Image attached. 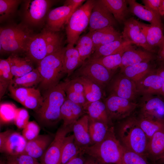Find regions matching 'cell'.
<instances>
[{
	"mask_svg": "<svg viewBox=\"0 0 164 164\" xmlns=\"http://www.w3.org/2000/svg\"><path fill=\"white\" fill-rule=\"evenodd\" d=\"M155 71L162 78V86L160 94L164 97V66L160 67Z\"/></svg>",
	"mask_w": 164,
	"mask_h": 164,
	"instance_id": "cell-54",
	"label": "cell"
},
{
	"mask_svg": "<svg viewBox=\"0 0 164 164\" xmlns=\"http://www.w3.org/2000/svg\"><path fill=\"white\" fill-rule=\"evenodd\" d=\"M40 128L39 125L34 121H29L22 129V135L27 141L31 140L39 135Z\"/></svg>",
	"mask_w": 164,
	"mask_h": 164,
	"instance_id": "cell-46",
	"label": "cell"
},
{
	"mask_svg": "<svg viewBox=\"0 0 164 164\" xmlns=\"http://www.w3.org/2000/svg\"><path fill=\"white\" fill-rule=\"evenodd\" d=\"M8 88L11 97L23 105L26 98L34 88L15 87L10 83Z\"/></svg>",
	"mask_w": 164,
	"mask_h": 164,
	"instance_id": "cell-44",
	"label": "cell"
},
{
	"mask_svg": "<svg viewBox=\"0 0 164 164\" xmlns=\"http://www.w3.org/2000/svg\"><path fill=\"white\" fill-rule=\"evenodd\" d=\"M116 21L101 0H95L89 20V31L93 32L109 26H114Z\"/></svg>",
	"mask_w": 164,
	"mask_h": 164,
	"instance_id": "cell-14",
	"label": "cell"
},
{
	"mask_svg": "<svg viewBox=\"0 0 164 164\" xmlns=\"http://www.w3.org/2000/svg\"><path fill=\"white\" fill-rule=\"evenodd\" d=\"M54 1L50 0H26L23 4L22 15L25 22L32 26L43 23Z\"/></svg>",
	"mask_w": 164,
	"mask_h": 164,
	"instance_id": "cell-9",
	"label": "cell"
},
{
	"mask_svg": "<svg viewBox=\"0 0 164 164\" xmlns=\"http://www.w3.org/2000/svg\"><path fill=\"white\" fill-rule=\"evenodd\" d=\"M75 76H84L100 86L102 88L111 79L112 71L89 58L86 60L75 71Z\"/></svg>",
	"mask_w": 164,
	"mask_h": 164,
	"instance_id": "cell-8",
	"label": "cell"
},
{
	"mask_svg": "<svg viewBox=\"0 0 164 164\" xmlns=\"http://www.w3.org/2000/svg\"><path fill=\"white\" fill-rule=\"evenodd\" d=\"M43 101V96L41 95L40 91L38 89L34 88L23 105L28 108L36 111L41 106Z\"/></svg>",
	"mask_w": 164,
	"mask_h": 164,
	"instance_id": "cell-43",
	"label": "cell"
},
{
	"mask_svg": "<svg viewBox=\"0 0 164 164\" xmlns=\"http://www.w3.org/2000/svg\"><path fill=\"white\" fill-rule=\"evenodd\" d=\"M139 124L149 140L156 132L164 131V121L152 120L141 117L138 119Z\"/></svg>",
	"mask_w": 164,
	"mask_h": 164,
	"instance_id": "cell-39",
	"label": "cell"
},
{
	"mask_svg": "<svg viewBox=\"0 0 164 164\" xmlns=\"http://www.w3.org/2000/svg\"><path fill=\"white\" fill-rule=\"evenodd\" d=\"M92 37L94 51L100 46L122 38V33L115 30L114 26H108L92 32Z\"/></svg>",
	"mask_w": 164,
	"mask_h": 164,
	"instance_id": "cell-26",
	"label": "cell"
},
{
	"mask_svg": "<svg viewBox=\"0 0 164 164\" xmlns=\"http://www.w3.org/2000/svg\"><path fill=\"white\" fill-rule=\"evenodd\" d=\"M146 154L147 158L153 163L161 158L164 154V131L156 132L149 139Z\"/></svg>",
	"mask_w": 164,
	"mask_h": 164,
	"instance_id": "cell-23",
	"label": "cell"
},
{
	"mask_svg": "<svg viewBox=\"0 0 164 164\" xmlns=\"http://www.w3.org/2000/svg\"><path fill=\"white\" fill-rule=\"evenodd\" d=\"M130 12L139 19L153 25H162L161 16L135 0H127Z\"/></svg>",
	"mask_w": 164,
	"mask_h": 164,
	"instance_id": "cell-22",
	"label": "cell"
},
{
	"mask_svg": "<svg viewBox=\"0 0 164 164\" xmlns=\"http://www.w3.org/2000/svg\"><path fill=\"white\" fill-rule=\"evenodd\" d=\"M132 45L126 50L122 57L120 68L142 62H149L154 56L152 53L146 50L135 49Z\"/></svg>",
	"mask_w": 164,
	"mask_h": 164,
	"instance_id": "cell-20",
	"label": "cell"
},
{
	"mask_svg": "<svg viewBox=\"0 0 164 164\" xmlns=\"http://www.w3.org/2000/svg\"><path fill=\"white\" fill-rule=\"evenodd\" d=\"M34 34L22 24H12L0 29V51L1 54L26 52Z\"/></svg>",
	"mask_w": 164,
	"mask_h": 164,
	"instance_id": "cell-4",
	"label": "cell"
},
{
	"mask_svg": "<svg viewBox=\"0 0 164 164\" xmlns=\"http://www.w3.org/2000/svg\"><path fill=\"white\" fill-rule=\"evenodd\" d=\"M140 23L149 46L153 49L154 47H159L164 39L162 25Z\"/></svg>",
	"mask_w": 164,
	"mask_h": 164,
	"instance_id": "cell-32",
	"label": "cell"
},
{
	"mask_svg": "<svg viewBox=\"0 0 164 164\" xmlns=\"http://www.w3.org/2000/svg\"><path fill=\"white\" fill-rule=\"evenodd\" d=\"M124 24L122 35L124 40L141 46L152 53L154 52V49L150 47L147 42L140 22L132 17L127 19Z\"/></svg>",
	"mask_w": 164,
	"mask_h": 164,
	"instance_id": "cell-13",
	"label": "cell"
},
{
	"mask_svg": "<svg viewBox=\"0 0 164 164\" xmlns=\"http://www.w3.org/2000/svg\"><path fill=\"white\" fill-rule=\"evenodd\" d=\"M127 48L115 54L91 59L101 64L108 70L112 71L120 67L121 63L122 56Z\"/></svg>",
	"mask_w": 164,
	"mask_h": 164,
	"instance_id": "cell-40",
	"label": "cell"
},
{
	"mask_svg": "<svg viewBox=\"0 0 164 164\" xmlns=\"http://www.w3.org/2000/svg\"><path fill=\"white\" fill-rule=\"evenodd\" d=\"M11 82L0 79V99L4 95L6 88L8 87Z\"/></svg>",
	"mask_w": 164,
	"mask_h": 164,
	"instance_id": "cell-55",
	"label": "cell"
},
{
	"mask_svg": "<svg viewBox=\"0 0 164 164\" xmlns=\"http://www.w3.org/2000/svg\"><path fill=\"white\" fill-rule=\"evenodd\" d=\"M85 110L89 119L111 125L112 121L108 116L105 105L101 100L88 103Z\"/></svg>",
	"mask_w": 164,
	"mask_h": 164,
	"instance_id": "cell-29",
	"label": "cell"
},
{
	"mask_svg": "<svg viewBox=\"0 0 164 164\" xmlns=\"http://www.w3.org/2000/svg\"><path fill=\"white\" fill-rule=\"evenodd\" d=\"M108 89L110 94L132 101L138 93L135 83L121 73L111 79Z\"/></svg>",
	"mask_w": 164,
	"mask_h": 164,
	"instance_id": "cell-12",
	"label": "cell"
},
{
	"mask_svg": "<svg viewBox=\"0 0 164 164\" xmlns=\"http://www.w3.org/2000/svg\"><path fill=\"white\" fill-rule=\"evenodd\" d=\"M18 108L12 103H2L0 106V122L1 125L12 122L15 116Z\"/></svg>",
	"mask_w": 164,
	"mask_h": 164,
	"instance_id": "cell-42",
	"label": "cell"
},
{
	"mask_svg": "<svg viewBox=\"0 0 164 164\" xmlns=\"http://www.w3.org/2000/svg\"><path fill=\"white\" fill-rule=\"evenodd\" d=\"M117 134L118 139L124 147L147 159L146 148L149 139L137 119L130 117L121 123Z\"/></svg>",
	"mask_w": 164,
	"mask_h": 164,
	"instance_id": "cell-3",
	"label": "cell"
},
{
	"mask_svg": "<svg viewBox=\"0 0 164 164\" xmlns=\"http://www.w3.org/2000/svg\"><path fill=\"white\" fill-rule=\"evenodd\" d=\"M138 93L145 94H160L162 86V78L152 71L136 83Z\"/></svg>",
	"mask_w": 164,
	"mask_h": 164,
	"instance_id": "cell-19",
	"label": "cell"
},
{
	"mask_svg": "<svg viewBox=\"0 0 164 164\" xmlns=\"http://www.w3.org/2000/svg\"><path fill=\"white\" fill-rule=\"evenodd\" d=\"M41 81V78L37 68L19 77H14L10 83L15 87L31 88Z\"/></svg>",
	"mask_w": 164,
	"mask_h": 164,
	"instance_id": "cell-38",
	"label": "cell"
},
{
	"mask_svg": "<svg viewBox=\"0 0 164 164\" xmlns=\"http://www.w3.org/2000/svg\"><path fill=\"white\" fill-rule=\"evenodd\" d=\"M65 81L45 91L43 103L36 111L42 122L48 124H55L60 120L61 107L67 98L65 91Z\"/></svg>",
	"mask_w": 164,
	"mask_h": 164,
	"instance_id": "cell-5",
	"label": "cell"
},
{
	"mask_svg": "<svg viewBox=\"0 0 164 164\" xmlns=\"http://www.w3.org/2000/svg\"><path fill=\"white\" fill-rule=\"evenodd\" d=\"M63 47L62 37L57 32L47 28L41 33L32 36L26 53L27 58L38 63L46 56Z\"/></svg>",
	"mask_w": 164,
	"mask_h": 164,
	"instance_id": "cell-2",
	"label": "cell"
},
{
	"mask_svg": "<svg viewBox=\"0 0 164 164\" xmlns=\"http://www.w3.org/2000/svg\"><path fill=\"white\" fill-rule=\"evenodd\" d=\"M155 162H156L158 163H164V154L160 159H159V160Z\"/></svg>",
	"mask_w": 164,
	"mask_h": 164,
	"instance_id": "cell-60",
	"label": "cell"
},
{
	"mask_svg": "<svg viewBox=\"0 0 164 164\" xmlns=\"http://www.w3.org/2000/svg\"><path fill=\"white\" fill-rule=\"evenodd\" d=\"M72 131L75 141L81 150L92 145L89 132V118L83 115L73 125Z\"/></svg>",
	"mask_w": 164,
	"mask_h": 164,
	"instance_id": "cell-17",
	"label": "cell"
},
{
	"mask_svg": "<svg viewBox=\"0 0 164 164\" xmlns=\"http://www.w3.org/2000/svg\"><path fill=\"white\" fill-rule=\"evenodd\" d=\"M164 15V0H162L161 16Z\"/></svg>",
	"mask_w": 164,
	"mask_h": 164,
	"instance_id": "cell-59",
	"label": "cell"
},
{
	"mask_svg": "<svg viewBox=\"0 0 164 164\" xmlns=\"http://www.w3.org/2000/svg\"><path fill=\"white\" fill-rule=\"evenodd\" d=\"M12 131L8 130L0 133V151L1 153H3L5 145L9 135Z\"/></svg>",
	"mask_w": 164,
	"mask_h": 164,
	"instance_id": "cell-51",
	"label": "cell"
},
{
	"mask_svg": "<svg viewBox=\"0 0 164 164\" xmlns=\"http://www.w3.org/2000/svg\"><path fill=\"white\" fill-rule=\"evenodd\" d=\"M8 59L14 77H21L34 69L32 61L28 58H21L16 54H12Z\"/></svg>",
	"mask_w": 164,
	"mask_h": 164,
	"instance_id": "cell-30",
	"label": "cell"
},
{
	"mask_svg": "<svg viewBox=\"0 0 164 164\" xmlns=\"http://www.w3.org/2000/svg\"><path fill=\"white\" fill-rule=\"evenodd\" d=\"M142 1L144 5L161 16L162 0H142Z\"/></svg>",
	"mask_w": 164,
	"mask_h": 164,
	"instance_id": "cell-49",
	"label": "cell"
},
{
	"mask_svg": "<svg viewBox=\"0 0 164 164\" xmlns=\"http://www.w3.org/2000/svg\"><path fill=\"white\" fill-rule=\"evenodd\" d=\"M94 2V0H87L70 16L66 28L68 44H76L81 34L89 25Z\"/></svg>",
	"mask_w": 164,
	"mask_h": 164,
	"instance_id": "cell-7",
	"label": "cell"
},
{
	"mask_svg": "<svg viewBox=\"0 0 164 164\" xmlns=\"http://www.w3.org/2000/svg\"><path fill=\"white\" fill-rule=\"evenodd\" d=\"M82 153H80L70 160L66 164H84L86 158Z\"/></svg>",
	"mask_w": 164,
	"mask_h": 164,
	"instance_id": "cell-53",
	"label": "cell"
},
{
	"mask_svg": "<svg viewBox=\"0 0 164 164\" xmlns=\"http://www.w3.org/2000/svg\"><path fill=\"white\" fill-rule=\"evenodd\" d=\"M65 91L67 98L82 106L85 109L88 104L83 85L75 78L65 81Z\"/></svg>",
	"mask_w": 164,
	"mask_h": 164,
	"instance_id": "cell-24",
	"label": "cell"
},
{
	"mask_svg": "<svg viewBox=\"0 0 164 164\" xmlns=\"http://www.w3.org/2000/svg\"><path fill=\"white\" fill-rule=\"evenodd\" d=\"M65 47L49 55L37 63V69L41 78L40 87L45 91L57 85L65 74L62 58Z\"/></svg>",
	"mask_w": 164,
	"mask_h": 164,
	"instance_id": "cell-6",
	"label": "cell"
},
{
	"mask_svg": "<svg viewBox=\"0 0 164 164\" xmlns=\"http://www.w3.org/2000/svg\"><path fill=\"white\" fill-rule=\"evenodd\" d=\"M83 107L66 98L60 110V119L63 121V125H73L84 114Z\"/></svg>",
	"mask_w": 164,
	"mask_h": 164,
	"instance_id": "cell-18",
	"label": "cell"
},
{
	"mask_svg": "<svg viewBox=\"0 0 164 164\" xmlns=\"http://www.w3.org/2000/svg\"><path fill=\"white\" fill-rule=\"evenodd\" d=\"M121 72L135 84L152 71L149 62H142L121 68Z\"/></svg>",
	"mask_w": 164,
	"mask_h": 164,
	"instance_id": "cell-34",
	"label": "cell"
},
{
	"mask_svg": "<svg viewBox=\"0 0 164 164\" xmlns=\"http://www.w3.org/2000/svg\"><path fill=\"white\" fill-rule=\"evenodd\" d=\"M73 78H75L83 85L88 104L101 100L103 94L102 88L100 86L84 76H78Z\"/></svg>",
	"mask_w": 164,
	"mask_h": 164,
	"instance_id": "cell-33",
	"label": "cell"
},
{
	"mask_svg": "<svg viewBox=\"0 0 164 164\" xmlns=\"http://www.w3.org/2000/svg\"><path fill=\"white\" fill-rule=\"evenodd\" d=\"M84 164H103L93 158L89 156L86 158Z\"/></svg>",
	"mask_w": 164,
	"mask_h": 164,
	"instance_id": "cell-58",
	"label": "cell"
},
{
	"mask_svg": "<svg viewBox=\"0 0 164 164\" xmlns=\"http://www.w3.org/2000/svg\"><path fill=\"white\" fill-rule=\"evenodd\" d=\"M153 164H164L163 163H158L156 162H154L153 163Z\"/></svg>",
	"mask_w": 164,
	"mask_h": 164,
	"instance_id": "cell-61",
	"label": "cell"
},
{
	"mask_svg": "<svg viewBox=\"0 0 164 164\" xmlns=\"http://www.w3.org/2000/svg\"><path fill=\"white\" fill-rule=\"evenodd\" d=\"M74 12L71 6L64 5L50 10L46 19L47 29L55 32L60 31Z\"/></svg>",
	"mask_w": 164,
	"mask_h": 164,
	"instance_id": "cell-15",
	"label": "cell"
},
{
	"mask_svg": "<svg viewBox=\"0 0 164 164\" xmlns=\"http://www.w3.org/2000/svg\"><path fill=\"white\" fill-rule=\"evenodd\" d=\"M159 47V49L157 57L158 60L164 63V39Z\"/></svg>",
	"mask_w": 164,
	"mask_h": 164,
	"instance_id": "cell-57",
	"label": "cell"
},
{
	"mask_svg": "<svg viewBox=\"0 0 164 164\" xmlns=\"http://www.w3.org/2000/svg\"><path fill=\"white\" fill-rule=\"evenodd\" d=\"M118 22H124L128 11L127 0H101Z\"/></svg>",
	"mask_w": 164,
	"mask_h": 164,
	"instance_id": "cell-31",
	"label": "cell"
},
{
	"mask_svg": "<svg viewBox=\"0 0 164 164\" xmlns=\"http://www.w3.org/2000/svg\"><path fill=\"white\" fill-rule=\"evenodd\" d=\"M122 161L123 164H149L147 159L123 146Z\"/></svg>",
	"mask_w": 164,
	"mask_h": 164,
	"instance_id": "cell-45",
	"label": "cell"
},
{
	"mask_svg": "<svg viewBox=\"0 0 164 164\" xmlns=\"http://www.w3.org/2000/svg\"><path fill=\"white\" fill-rule=\"evenodd\" d=\"M27 142L22 134L12 131L6 141L3 153L13 156L21 155L24 151Z\"/></svg>",
	"mask_w": 164,
	"mask_h": 164,
	"instance_id": "cell-27",
	"label": "cell"
},
{
	"mask_svg": "<svg viewBox=\"0 0 164 164\" xmlns=\"http://www.w3.org/2000/svg\"><path fill=\"white\" fill-rule=\"evenodd\" d=\"M132 44L123 38L114 41L96 48L90 58L96 59L118 53L125 50Z\"/></svg>",
	"mask_w": 164,
	"mask_h": 164,
	"instance_id": "cell-28",
	"label": "cell"
},
{
	"mask_svg": "<svg viewBox=\"0 0 164 164\" xmlns=\"http://www.w3.org/2000/svg\"><path fill=\"white\" fill-rule=\"evenodd\" d=\"M21 2L19 0H0V22L13 15Z\"/></svg>",
	"mask_w": 164,
	"mask_h": 164,
	"instance_id": "cell-41",
	"label": "cell"
},
{
	"mask_svg": "<svg viewBox=\"0 0 164 164\" xmlns=\"http://www.w3.org/2000/svg\"><path fill=\"white\" fill-rule=\"evenodd\" d=\"M8 59L0 60V79L11 82L13 78Z\"/></svg>",
	"mask_w": 164,
	"mask_h": 164,
	"instance_id": "cell-48",
	"label": "cell"
},
{
	"mask_svg": "<svg viewBox=\"0 0 164 164\" xmlns=\"http://www.w3.org/2000/svg\"><path fill=\"white\" fill-rule=\"evenodd\" d=\"M73 125H63L57 131L54 139L40 157L42 164H59L65 139L72 131Z\"/></svg>",
	"mask_w": 164,
	"mask_h": 164,
	"instance_id": "cell-11",
	"label": "cell"
},
{
	"mask_svg": "<svg viewBox=\"0 0 164 164\" xmlns=\"http://www.w3.org/2000/svg\"><path fill=\"white\" fill-rule=\"evenodd\" d=\"M83 63L79 53L74 45L68 44L66 47L62 58L63 71L68 77Z\"/></svg>",
	"mask_w": 164,
	"mask_h": 164,
	"instance_id": "cell-25",
	"label": "cell"
},
{
	"mask_svg": "<svg viewBox=\"0 0 164 164\" xmlns=\"http://www.w3.org/2000/svg\"><path fill=\"white\" fill-rule=\"evenodd\" d=\"M111 126L103 122L89 118V132L92 145L103 140Z\"/></svg>",
	"mask_w": 164,
	"mask_h": 164,
	"instance_id": "cell-37",
	"label": "cell"
},
{
	"mask_svg": "<svg viewBox=\"0 0 164 164\" xmlns=\"http://www.w3.org/2000/svg\"><path fill=\"white\" fill-rule=\"evenodd\" d=\"M104 102L111 121L121 120L128 117L138 105L133 101L112 94H110Z\"/></svg>",
	"mask_w": 164,
	"mask_h": 164,
	"instance_id": "cell-10",
	"label": "cell"
},
{
	"mask_svg": "<svg viewBox=\"0 0 164 164\" xmlns=\"http://www.w3.org/2000/svg\"><path fill=\"white\" fill-rule=\"evenodd\" d=\"M52 140L51 136L49 135H39L35 138L27 141L25 150L22 154L36 159L40 158Z\"/></svg>",
	"mask_w": 164,
	"mask_h": 164,
	"instance_id": "cell-21",
	"label": "cell"
},
{
	"mask_svg": "<svg viewBox=\"0 0 164 164\" xmlns=\"http://www.w3.org/2000/svg\"><path fill=\"white\" fill-rule=\"evenodd\" d=\"M81 151L103 164H123V146L116 137L113 126L102 141L84 148Z\"/></svg>",
	"mask_w": 164,
	"mask_h": 164,
	"instance_id": "cell-1",
	"label": "cell"
},
{
	"mask_svg": "<svg viewBox=\"0 0 164 164\" xmlns=\"http://www.w3.org/2000/svg\"><path fill=\"white\" fill-rule=\"evenodd\" d=\"M140 117L164 121V101L158 97L145 99L141 106Z\"/></svg>",
	"mask_w": 164,
	"mask_h": 164,
	"instance_id": "cell-16",
	"label": "cell"
},
{
	"mask_svg": "<svg viewBox=\"0 0 164 164\" xmlns=\"http://www.w3.org/2000/svg\"><path fill=\"white\" fill-rule=\"evenodd\" d=\"M29 115L25 109L18 108L14 123L19 128L23 129L29 122Z\"/></svg>",
	"mask_w": 164,
	"mask_h": 164,
	"instance_id": "cell-47",
	"label": "cell"
},
{
	"mask_svg": "<svg viewBox=\"0 0 164 164\" xmlns=\"http://www.w3.org/2000/svg\"><path fill=\"white\" fill-rule=\"evenodd\" d=\"M92 35V32L89 31L87 34L80 36L76 44L75 47L83 63L91 58L94 51Z\"/></svg>",
	"mask_w": 164,
	"mask_h": 164,
	"instance_id": "cell-35",
	"label": "cell"
},
{
	"mask_svg": "<svg viewBox=\"0 0 164 164\" xmlns=\"http://www.w3.org/2000/svg\"><path fill=\"white\" fill-rule=\"evenodd\" d=\"M80 149L76 144L73 135L67 136L65 139L59 164H66L79 154Z\"/></svg>",
	"mask_w": 164,
	"mask_h": 164,
	"instance_id": "cell-36",
	"label": "cell"
},
{
	"mask_svg": "<svg viewBox=\"0 0 164 164\" xmlns=\"http://www.w3.org/2000/svg\"><path fill=\"white\" fill-rule=\"evenodd\" d=\"M0 164H19L15 156L9 155L6 159L1 160Z\"/></svg>",
	"mask_w": 164,
	"mask_h": 164,
	"instance_id": "cell-56",
	"label": "cell"
},
{
	"mask_svg": "<svg viewBox=\"0 0 164 164\" xmlns=\"http://www.w3.org/2000/svg\"><path fill=\"white\" fill-rule=\"evenodd\" d=\"M84 0H67L65 1L64 5L71 6L74 12L85 1Z\"/></svg>",
	"mask_w": 164,
	"mask_h": 164,
	"instance_id": "cell-52",
	"label": "cell"
},
{
	"mask_svg": "<svg viewBox=\"0 0 164 164\" xmlns=\"http://www.w3.org/2000/svg\"><path fill=\"white\" fill-rule=\"evenodd\" d=\"M15 156L19 164H39L36 159L26 154Z\"/></svg>",
	"mask_w": 164,
	"mask_h": 164,
	"instance_id": "cell-50",
	"label": "cell"
}]
</instances>
